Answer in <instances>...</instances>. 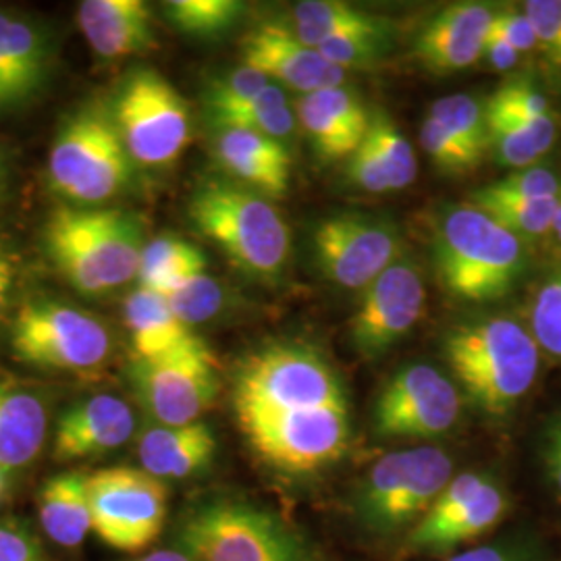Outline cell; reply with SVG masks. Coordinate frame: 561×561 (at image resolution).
<instances>
[{
    "label": "cell",
    "instance_id": "7dc6e473",
    "mask_svg": "<svg viewBox=\"0 0 561 561\" xmlns=\"http://www.w3.org/2000/svg\"><path fill=\"white\" fill-rule=\"evenodd\" d=\"M0 561H48L41 541L15 522H0Z\"/></svg>",
    "mask_w": 561,
    "mask_h": 561
},
{
    "label": "cell",
    "instance_id": "9f6ffc18",
    "mask_svg": "<svg viewBox=\"0 0 561 561\" xmlns=\"http://www.w3.org/2000/svg\"><path fill=\"white\" fill-rule=\"evenodd\" d=\"M4 493V472H0V497Z\"/></svg>",
    "mask_w": 561,
    "mask_h": 561
},
{
    "label": "cell",
    "instance_id": "4316f807",
    "mask_svg": "<svg viewBox=\"0 0 561 561\" xmlns=\"http://www.w3.org/2000/svg\"><path fill=\"white\" fill-rule=\"evenodd\" d=\"M38 516L44 533L65 549H76L92 530L88 477L62 472L42 484Z\"/></svg>",
    "mask_w": 561,
    "mask_h": 561
},
{
    "label": "cell",
    "instance_id": "f907efd6",
    "mask_svg": "<svg viewBox=\"0 0 561 561\" xmlns=\"http://www.w3.org/2000/svg\"><path fill=\"white\" fill-rule=\"evenodd\" d=\"M520 59L522 55L514 46H510L502 38L489 34V38H486L484 46H482L481 60H484L493 71H497V73L512 71L514 67H518Z\"/></svg>",
    "mask_w": 561,
    "mask_h": 561
},
{
    "label": "cell",
    "instance_id": "30bf717a",
    "mask_svg": "<svg viewBox=\"0 0 561 561\" xmlns=\"http://www.w3.org/2000/svg\"><path fill=\"white\" fill-rule=\"evenodd\" d=\"M9 343L18 360L78 375L99 370L113 347L111 333L99 317L55 300L23 304Z\"/></svg>",
    "mask_w": 561,
    "mask_h": 561
},
{
    "label": "cell",
    "instance_id": "603a6c76",
    "mask_svg": "<svg viewBox=\"0 0 561 561\" xmlns=\"http://www.w3.org/2000/svg\"><path fill=\"white\" fill-rule=\"evenodd\" d=\"M217 451V437L204 421L183 426H150L140 435L141 470L161 481H181L202 472Z\"/></svg>",
    "mask_w": 561,
    "mask_h": 561
},
{
    "label": "cell",
    "instance_id": "d590c367",
    "mask_svg": "<svg viewBox=\"0 0 561 561\" xmlns=\"http://www.w3.org/2000/svg\"><path fill=\"white\" fill-rule=\"evenodd\" d=\"M560 196V194H558ZM472 202V201H470ZM482 213H486L503 229H507L518 240H537L551 236L558 198L545 201H479L472 202Z\"/></svg>",
    "mask_w": 561,
    "mask_h": 561
},
{
    "label": "cell",
    "instance_id": "7a4b0ae2",
    "mask_svg": "<svg viewBox=\"0 0 561 561\" xmlns=\"http://www.w3.org/2000/svg\"><path fill=\"white\" fill-rule=\"evenodd\" d=\"M42 240L60 275L92 298L136 279L146 245L138 215L69 204L48 215Z\"/></svg>",
    "mask_w": 561,
    "mask_h": 561
},
{
    "label": "cell",
    "instance_id": "d6a6232c",
    "mask_svg": "<svg viewBox=\"0 0 561 561\" xmlns=\"http://www.w3.org/2000/svg\"><path fill=\"white\" fill-rule=\"evenodd\" d=\"M426 117L437 121L445 127L454 140L477 159L484 161L489 154V125L484 102L470 94H451L433 102Z\"/></svg>",
    "mask_w": 561,
    "mask_h": 561
},
{
    "label": "cell",
    "instance_id": "7bdbcfd3",
    "mask_svg": "<svg viewBox=\"0 0 561 561\" xmlns=\"http://www.w3.org/2000/svg\"><path fill=\"white\" fill-rule=\"evenodd\" d=\"M421 144L431 162L447 175H468L477 171L482 162L477 161L460 141L431 117L422 121Z\"/></svg>",
    "mask_w": 561,
    "mask_h": 561
},
{
    "label": "cell",
    "instance_id": "cb8c5ba5",
    "mask_svg": "<svg viewBox=\"0 0 561 561\" xmlns=\"http://www.w3.org/2000/svg\"><path fill=\"white\" fill-rule=\"evenodd\" d=\"M2 50L18 101L25 108L48 88L57 67V41L44 23L4 11Z\"/></svg>",
    "mask_w": 561,
    "mask_h": 561
},
{
    "label": "cell",
    "instance_id": "4fadbf2b",
    "mask_svg": "<svg viewBox=\"0 0 561 561\" xmlns=\"http://www.w3.org/2000/svg\"><path fill=\"white\" fill-rule=\"evenodd\" d=\"M345 403H327L240 424L252 449L283 472H314L340 460L350 443Z\"/></svg>",
    "mask_w": 561,
    "mask_h": 561
},
{
    "label": "cell",
    "instance_id": "db71d44e",
    "mask_svg": "<svg viewBox=\"0 0 561 561\" xmlns=\"http://www.w3.org/2000/svg\"><path fill=\"white\" fill-rule=\"evenodd\" d=\"M136 561H196L187 551L183 549H161V551H154V553H148L140 560Z\"/></svg>",
    "mask_w": 561,
    "mask_h": 561
},
{
    "label": "cell",
    "instance_id": "836d02e7",
    "mask_svg": "<svg viewBox=\"0 0 561 561\" xmlns=\"http://www.w3.org/2000/svg\"><path fill=\"white\" fill-rule=\"evenodd\" d=\"M167 20L192 38H219L241 20L240 0H171L162 4Z\"/></svg>",
    "mask_w": 561,
    "mask_h": 561
},
{
    "label": "cell",
    "instance_id": "f546056e",
    "mask_svg": "<svg viewBox=\"0 0 561 561\" xmlns=\"http://www.w3.org/2000/svg\"><path fill=\"white\" fill-rule=\"evenodd\" d=\"M202 273H206V256L194 243L173 233L146 241L138 271L140 287L169 296Z\"/></svg>",
    "mask_w": 561,
    "mask_h": 561
},
{
    "label": "cell",
    "instance_id": "c3c4849f",
    "mask_svg": "<svg viewBox=\"0 0 561 561\" xmlns=\"http://www.w3.org/2000/svg\"><path fill=\"white\" fill-rule=\"evenodd\" d=\"M541 460L545 474L561 497V414L545 424L541 439Z\"/></svg>",
    "mask_w": 561,
    "mask_h": 561
},
{
    "label": "cell",
    "instance_id": "9c48e42d",
    "mask_svg": "<svg viewBox=\"0 0 561 561\" xmlns=\"http://www.w3.org/2000/svg\"><path fill=\"white\" fill-rule=\"evenodd\" d=\"M121 140L141 167H169L192 140L190 104L154 69H136L121 83L111 108Z\"/></svg>",
    "mask_w": 561,
    "mask_h": 561
},
{
    "label": "cell",
    "instance_id": "7c38bea8",
    "mask_svg": "<svg viewBox=\"0 0 561 561\" xmlns=\"http://www.w3.org/2000/svg\"><path fill=\"white\" fill-rule=\"evenodd\" d=\"M92 530L111 549L136 553L157 541L169 489L141 468H104L88 477Z\"/></svg>",
    "mask_w": 561,
    "mask_h": 561
},
{
    "label": "cell",
    "instance_id": "bcb514c9",
    "mask_svg": "<svg viewBox=\"0 0 561 561\" xmlns=\"http://www.w3.org/2000/svg\"><path fill=\"white\" fill-rule=\"evenodd\" d=\"M491 36H497L510 46H514L520 55L539 50V42L535 36L533 23L524 9H500L491 23Z\"/></svg>",
    "mask_w": 561,
    "mask_h": 561
},
{
    "label": "cell",
    "instance_id": "e575fe53",
    "mask_svg": "<svg viewBox=\"0 0 561 561\" xmlns=\"http://www.w3.org/2000/svg\"><path fill=\"white\" fill-rule=\"evenodd\" d=\"M364 140L370 144L379 161L385 164L389 178L393 181V190L400 192L408 187L419 175V162L410 140L401 134L398 123L389 117L387 111L375 108L370 117V127Z\"/></svg>",
    "mask_w": 561,
    "mask_h": 561
},
{
    "label": "cell",
    "instance_id": "277c9868",
    "mask_svg": "<svg viewBox=\"0 0 561 561\" xmlns=\"http://www.w3.org/2000/svg\"><path fill=\"white\" fill-rule=\"evenodd\" d=\"M433 264L443 291L454 300L497 301L520 283L528 252L472 202L449 206L435 227Z\"/></svg>",
    "mask_w": 561,
    "mask_h": 561
},
{
    "label": "cell",
    "instance_id": "6da1fadb",
    "mask_svg": "<svg viewBox=\"0 0 561 561\" xmlns=\"http://www.w3.org/2000/svg\"><path fill=\"white\" fill-rule=\"evenodd\" d=\"M443 356L458 389L491 419H505L541 373V347L524 322L495 314L454 327Z\"/></svg>",
    "mask_w": 561,
    "mask_h": 561
},
{
    "label": "cell",
    "instance_id": "f35d334b",
    "mask_svg": "<svg viewBox=\"0 0 561 561\" xmlns=\"http://www.w3.org/2000/svg\"><path fill=\"white\" fill-rule=\"evenodd\" d=\"M164 298L171 304L178 319L192 329L194 324L210 321L221 312L227 291L219 280L213 279L208 273H202Z\"/></svg>",
    "mask_w": 561,
    "mask_h": 561
},
{
    "label": "cell",
    "instance_id": "f1b7e54d",
    "mask_svg": "<svg viewBox=\"0 0 561 561\" xmlns=\"http://www.w3.org/2000/svg\"><path fill=\"white\" fill-rule=\"evenodd\" d=\"M486 111V108H484ZM489 152L514 171L541 161L558 141L560 123L556 115L542 119H516L486 111Z\"/></svg>",
    "mask_w": 561,
    "mask_h": 561
},
{
    "label": "cell",
    "instance_id": "8992f818",
    "mask_svg": "<svg viewBox=\"0 0 561 561\" xmlns=\"http://www.w3.org/2000/svg\"><path fill=\"white\" fill-rule=\"evenodd\" d=\"M131 167L111 111L90 104L60 123L48 154V183L69 206H99L127 187Z\"/></svg>",
    "mask_w": 561,
    "mask_h": 561
},
{
    "label": "cell",
    "instance_id": "11a10c76",
    "mask_svg": "<svg viewBox=\"0 0 561 561\" xmlns=\"http://www.w3.org/2000/svg\"><path fill=\"white\" fill-rule=\"evenodd\" d=\"M9 180H11V171H9V161L0 150V202L4 201L7 190H9Z\"/></svg>",
    "mask_w": 561,
    "mask_h": 561
},
{
    "label": "cell",
    "instance_id": "484cf974",
    "mask_svg": "<svg viewBox=\"0 0 561 561\" xmlns=\"http://www.w3.org/2000/svg\"><path fill=\"white\" fill-rule=\"evenodd\" d=\"M123 322L136 360L171 354L198 337L178 319L164 296L146 287H136L123 301Z\"/></svg>",
    "mask_w": 561,
    "mask_h": 561
},
{
    "label": "cell",
    "instance_id": "4dcf8cb0",
    "mask_svg": "<svg viewBox=\"0 0 561 561\" xmlns=\"http://www.w3.org/2000/svg\"><path fill=\"white\" fill-rule=\"evenodd\" d=\"M510 510L507 493L493 479H489L477 497L468 503L460 514L447 522L437 533L419 542L412 551L442 553L458 547L461 542L474 541L493 530L505 518Z\"/></svg>",
    "mask_w": 561,
    "mask_h": 561
},
{
    "label": "cell",
    "instance_id": "ffe728a7",
    "mask_svg": "<svg viewBox=\"0 0 561 561\" xmlns=\"http://www.w3.org/2000/svg\"><path fill=\"white\" fill-rule=\"evenodd\" d=\"M296 117L322 161H347L368 134L373 111L345 85L306 94L296 102Z\"/></svg>",
    "mask_w": 561,
    "mask_h": 561
},
{
    "label": "cell",
    "instance_id": "e0dca14e",
    "mask_svg": "<svg viewBox=\"0 0 561 561\" xmlns=\"http://www.w3.org/2000/svg\"><path fill=\"white\" fill-rule=\"evenodd\" d=\"M243 65L261 71L280 88H291L301 96L327 88L345 85V71L331 65L317 48L306 46L280 23H261L241 44Z\"/></svg>",
    "mask_w": 561,
    "mask_h": 561
},
{
    "label": "cell",
    "instance_id": "2e32d148",
    "mask_svg": "<svg viewBox=\"0 0 561 561\" xmlns=\"http://www.w3.org/2000/svg\"><path fill=\"white\" fill-rule=\"evenodd\" d=\"M426 310V285L422 271L400 259L360 291L350 319L352 347L364 360H377L391 352Z\"/></svg>",
    "mask_w": 561,
    "mask_h": 561
},
{
    "label": "cell",
    "instance_id": "ee69618b",
    "mask_svg": "<svg viewBox=\"0 0 561 561\" xmlns=\"http://www.w3.org/2000/svg\"><path fill=\"white\" fill-rule=\"evenodd\" d=\"M522 9L533 23L542 57L561 71V0H528Z\"/></svg>",
    "mask_w": 561,
    "mask_h": 561
},
{
    "label": "cell",
    "instance_id": "ab89813d",
    "mask_svg": "<svg viewBox=\"0 0 561 561\" xmlns=\"http://www.w3.org/2000/svg\"><path fill=\"white\" fill-rule=\"evenodd\" d=\"M530 333L541 352L561 360V266L542 280L530 304Z\"/></svg>",
    "mask_w": 561,
    "mask_h": 561
},
{
    "label": "cell",
    "instance_id": "f5cc1de1",
    "mask_svg": "<svg viewBox=\"0 0 561 561\" xmlns=\"http://www.w3.org/2000/svg\"><path fill=\"white\" fill-rule=\"evenodd\" d=\"M11 287H13V264L0 248V321H2V317L7 312V306H9Z\"/></svg>",
    "mask_w": 561,
    "mask_h": 561
},
{
    "label": "cell",
    "instance_id": "ba28073f",
    "mask_svg": "<svg viewBox=\"0 0 561 561\" xmlns=\"http://www.w3.org/2000/svg\"><path fill=\"white\" fill-rule=\"evenodd\" d=\"M454 479V460L439 447L382 456L358 486L354 512L368 533L389 537L414 526Z\"/></svg>",
    "mask_w": 561,
    "mask_h": 561
},
{
    "label": "cell",
    "instance_id": "ac0fdd59",
    "mask_svg": "<svg viewBox=\"0 0 561 561\" xmlns=\"http://www.w3.org/2000/svg\"><path fill=\"white\" fill-rule=\"evenodd\" d=\"M495 9L486 2H454L424 23L412 42V59L435 76L474 67L491 34Z\"/></svg>",
    "mask_w": 561,
    "mask_h": 561
},
{
    "label": "cell",
    "instance_id": "9a60e30c",
    "mask_svg": "<svg viewBox=\"0 0 561 561\" xmlns=\"http://www.w3.org/2000/svg\"><path fill=\"white\" fill-rule=\"evenodd\" d=\"M461 414L458 385L431 364H408L382 387L375 403L381 437L435 439L449 433Z\"/></svg>",
    "mask_w": 561,
    "mask_h": 561
},
{
    "label": "cell",
    "instance_id": "60d3db41",
    "mask_svg": "<svg viewBox=\"0 0 561 561\" xmlns=\"http://www.w3.org/2000/svg\"><path fill=\"white\" fill-rule=\"evenodd\" d=\"M489 113H497L516 119H542L551 117L553 108L535 81L516 78L502 83L495 94L484 102Z\"/></svg>",
    "mask_w": 561,
    "mask_h": 561
},
{
    "label": "cell",
    "instance_id": "1f68e13d",
    "mask_svg": "<svg viewBox=\"0 0 561 561\" xmlns=\"http://www.w3.org/2000/svg\"><path fill=\"white\" fill-rule=\"evenodd\" d=\"M213 125L248 129L283 141L294 136L298 127V117L294 106L287 101L285 90L277 83H268L252 101L243 102L240 106L227 111L221 117L213 119Z\"/></svg>",
    "mask_w": 561,
    "mask_h": 561
},
{
    "label": "cell",
    "instance_id": "816d5d0a",
    "mask_svg": "<svg viewBox=\"0 0 561 561\" xmlns=\"http://www.w3.org/2000/svg\"><path fill=\"white\" fill-rule=\"evenodd\" d=\"M2 15L4 11H0V115H9L21 111L20 101H18V92L11 80V71H9V62L2 50Z\"/></svg>",
    "mask_w": 561,
    "mask_h": 561
},
{
    "label": "cell",
    "instance_id": "7402d4cb",
    "mask_svg": "<svg viewBox=\"0 0 561 561\" xmlns=\"http://www.w3.org/2000/svg\"><path fill=\"white\" fill-rule=\"evenodd\" d=\"M76 20L94 55L104 60L136 57L157 46L152 11L141 0H83Z\"/></svg>",
    "mask_w": 561,
    "mask_h": 561
},
{
    "label": "cell",
    "instance_id": "74e56055",
    "mask_svg": "<svg viewBox=\"0 0 561 561\" xmlns=\"http://www.w3.org/2000/svg\"><path fill=\"white\" fill-rule=\"evenodd\" d=\"M393 46V32L382 34H352L337 41L324 42L317 50L341 71L375 69L387 59Z\"/></svg>",
    "mask_w": 561,
    "mask_h": 561
},
{
    "label": "cell",
    "instance_id": "f6af8a7d",
    "mask_svg": "<svg viewBox=\"0 0 561 561\" xmlns=\"http://www.w3.org/2000/svg\"><path fill=\"white\" fill-rule=\"evenodd\" d=\"M345 178L368 194L396 192L385 164L379 161V157L366 140L362 141L360 148L345 161Z\"/></svg>",
    "mask_w": 561,
    "mask_h": 561
},
{
    "label": "cell",
    "instance_id": "83f0119b",
    "mask_svg": "<svg viewBox=\"0 0 561 561\" xmlns=\"http://www.w3.org/2000/svg\"><path fill=\"white\" fill-rule=\"evenodd\" d=\"M289 30L306 46L319 48L352 34L393 32V25L343 0H304L294 7Z\"/></svg>",
    "mask_w": 561,
    "mask_h": 561
},
{
    "label": "cell",
    "instance_id": "52a82bcc",
    "mask_svg": "<svg viewBox=\"0 0 561 561\" xmlns=\"http://www.w3.org/2000/svg\"><path fill=\"white\" fill-rule=\"evenodd\" d=\"M180 539L196 561H312L279 516L240 500L194 507L181 522Z\"/></svg>",
    "mask_w": 561,
    "mask_h": 561
},
{
    "label": "cell",
    "instance_id": "6f0895ef",
    "mask_svg": "<svg viewBox=\"0 0 561 561\" xmlns=\"http://www.w3.org/2000/svg\"><path fill=\"white\" fill-rule=\"evenodd\" d=\"M560 250H561V245H560Z\"/></svg>",
    "mask_w": 561,
    "mask_h": 561
},
{
    "label": "cell",
    "instance_id": "44dd1931",
    "mask_svg": "<svg viewBox=\"0 0 561 561\" xmlns=\"http://www.w3.org/2000/svg\"><path fill=\"white\" fill-rule=\"evenodd\" d=\"M215 157L229 180L279 201L289 192L291 154L285 144L236 127H217Z\"/></svg>",
    "mask_w": 561,
    "mask_h": 561
},
{
    "label": "cell",
    "instance_id": "8d00e7d4",
    "mask_svg": "<svg viewBox=\"0 0 561 561\" xmlns=\"http://www.w3.org/2000/svg\"><path fill=\"white\" fill-rule=\"evenodd\" d=\"M560 190L561 181L553 169L533 164L512 171L503 180L479 187L470 201H545L558 198Z\"/></svg>",
    "mask_w": 561,
    "mask_h": 561
},
{
    "label": "cell",
    "instance_id": "681fc988",
    "mask_svg": "<svg viewBox=\"0 0 561 561\" xmlns=\"http://www.w3.org/2000/svg\"><path fill=\"white\" fill-rule=\"evenodd\" d=\"M447 561H537L533 553L516 542H495L468 549Z\"/></svg>",
    "mask_w": 561,
    "mask_h": 561
},
{
    "label": "cell",
    "instance_id": "b9f144b4",
    "mask_svg": "<svg viewBox=\"0 0 561 561\" xmlns=\"http://www.w3.org/2000/svg\"><path fill=\"white\" fill-rule=\"evenodd\" d=\"M268 83L273 81L248 65H241L227 76L213 81L206 90V111L210 119H217L243 102L252 101Z\"/></svg>",
    "mask_w": 561,
    "mask_h": 561
},
{
    "label": "cell",
    "instance_id": "5b68a950",
    "mask_svg": "<svg viewBox=\"0 0 561 561\" xmlns=\"http://www.w3.org/2000/svg\"><path fill=\"white\" fill-rule=\"evenodd\" d=\"M340 375L317 350L271 343L252 352L236 373L233 408L240 424L327 403H345Z\"/></svg>",
    "mask_w": 561,
    "mask_h": 561
},
{
    "label": "cell",
    "instance_id": "d4e9b609",
    "mask_svg": "<svg viewBox=\"0 0 561 561\" xmlns=\"http://www.w3.org/2000/svg\"><path fill=\"white\" fill-rule=\"evenodd\" d=\"M48 408L38 391L0 379V472H15L41 456Z\"/></svg>",
    "mask_w": 561,
    "mask_h": 561
},
{
    "label": "cell",
    "instance_id": "5bb4252c",
    "mask_svg": "<svg viewBox=\"0 0 561 561\" xmlns=\"http://www.w3.org/2000/svg\"><path fill=\"white\" fill-rule=\"evenodd\" d=\"M396 222L360 213H340L319 221L312 231V256L324 279L362 291L389 266L403 259Z\"/></svg>",
    "mask_w": 561,
    "mask_h": 561
},
{
    "label": "cell",
    "instance_id": "8fae6325",
    "mask_svg": "<svg viewBox=\"0 0 561 561\" xmlns=\"http://www.w3.org/2000/svg\"><path fill=\"white\" fill-rule=\"evenodd\" d=\"M129 379L141 408L162 426L202 421L221 391L219 364L201 337L159 358H134Z\"/></svg>",
    "mask_w": 561,
    "mask_h": 561
},
{
    "label": "cell",
    "instance_id": "d6986e66",
    "mask_svg": "<svg viewBox=\"0 0 561 561\" xmlns=\"http://www.w3.org/2000/svg\"><path fill=\"white\" fill-rule=\"evenodd\" d=\"M136 431L131 405L117 396L99 393L73 403L57 422L53 456L57 461L101 458L123 447Z\"/></svg>",
    "mask_w": 561,
    "mask_h": 561
},
{
    "label": "cell",
    "instance_id": "3957f363",
    "mask_svg": "<svg viewBox=\"0 0 561 561\" xmlns=\"http://www.w3.org/2000/svg\"><path fill=\"white\" fill-rule=\"evenodd\" d=\"M187 215L250 279L283 277L291 259V231L271 198L238 181L208 178L194 190Z\"/></svg>",
    "mask_w": 561,
    "mask_h": 561
}]
</instances>
